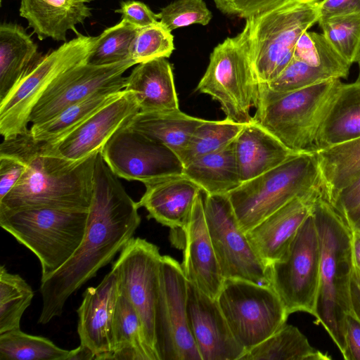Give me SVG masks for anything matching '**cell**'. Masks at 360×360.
<instances>
[{
    "label": "cell",
    "mask_w": 360,
    "mask_h": 360,
    "mask_svg": "<svg viewBox=\"0 0 360 360\" xmlns=\"http://www.w3.org/2000/svg\"><path fill=\"white\" fill-rule=\"evenodd\" d=\"M321 193L320 186L293 198L245 232L255 253L268 268L285 256Z\"/></svg>",
    "instance_id": "19"
},
{
    "label": "cell",
    "mask_w": 360,
    "mask_h": 360,
    "mask_svg": "<svg viewBox=\"0 0 360 360\" xmlns=\"http://www.w3.org/2000/svg\"><path fill=\"white\" fill-rule=\"evenodd\" d=\"M357 63H358V65H359V70H360V58H359V60H358Z\"/></svg>",
    "instance_id": "54"
},
{
    "label": "cell",
    "mask_w": 360,
    "mask_h": 360,
    "mask_svg": "<svg viewBox=\"0 0 360 360\" xmlns=\"http://www.w3.org/2000/svg\"><path fill=\"white\" fill-rule=\"evenodd\" d=\"M188 280L181 264L162 255L155 310L158 360H202L187 316Z\"/></svg>",
    "instance_id": "12"
},
{
    "label": "cell",
    "mask_w": 360,
    "mask_h": 360,
    "mask_svg": "<svg viewBox=\"0 0 360 360\" xmlns=\"http://www.w3.org/2000/svg\"><path fill=\"white\" fill-rule=\"evenodd\" d=\"M96 355L89 347L80 344L77 348L70 350L68 360H92Z\"/></svg>",
    "instance_id": "51"
},
{
    "label": "cell",
    "mask_w": 360,
    "mask_h": 360,
    "mask_svg": "<svg viewBox=\"0 0 360 360\" xmlns=\"http://www.w3.org/2000/svg\"><path fill=\"white\" fill-rule=\"evenodd\" d=\"M0 153L20 159L26 169L0 200V212L30 208L89 211L97 154L81 161L60 156L50 143L35 140L30 129L4 139Z\"/></svg>",
    "instance_id": "2"
},
{
    "label": "cell",
    "mask_w": 360,
    "mask_h": 360,
    "mask_svg": "<svg viewBox=\"0 0 360 360\" xmlns=\"http://www.w3.org/2000/svg\"><path fill=\"white\" fill-rule=\"evenodd\" d=\"M316 152L296 154L228 193L245 233L293 198L320 186Z\"/></svg>",
    "instance_id": "7"
},
{
    "label": "cell",
    "mask_w": 360,
    "mask_h": 360,
    "mask_svg": "<svg viewBox=\"0 0 360 360\" xmlns=\"http://www.w3.org/2000/svg\"><path fill=\"white\" fill-rule=\"evenodd\" d=\"M196 89L217 101L226 118L244 124L252 120L250 110L257 107L259 86L237 35L214 48Z\"/></svg>",
    "instance_id": "10"
},
{
    "label": "cell",
    "mask_w": 360,
    "mask_h": 360,
    "mask_svg": "<svg viewBox=\"0 0 360 360\" xmlns=\"http://www.w3.org/2000/svg\"><path fill=\"white\" fill-rule=\"evenodd\" d=\"M352 269L360 276V230L352 229Z\"/></svg>",
    "instance_id": "50"
},
{
    "label": "cell",
    "mask_w": 360,
    "mask_h": 360,
    "mask_svg": "<svg viewBox=\"0 0 360 360\" xmlns=\"http://www.w3.org/2000/svg\"><path fill=\"white\" fill-rule=\"evenodd\" d=\"M79 1H83L84 3H89V2H91V1H92L94 0H79Z\"/></svg>",
    "instance_id": "53"
},
{
    "label": "cell",
    "mask_w": 360,
    "mask_h": 360,
    "mask_svg": "<svg viewBox=\"0 0 360 360\" xmlns=\"http://www.w3.org/2000/svg\"><path fill=\"white\" fill-rule=\"evenodd\" d=\"M345 360H360V321L351 311L345 318Z\"/></svg>",
    "instance_id": "46"
},
{
    "label": "cell",
    "mask_w": 360,
    "mask_h": 360,
    "mask_svg": "<svg viewBox=\"0 0 360 360\" xmlns=\"http://www.w3.org/2000/svg\"><path fill=\"white\" fill-rule=\"evenodd\" d=\"M320 0H288L246 20L237 34L259 85L276 78L290 62L300 37L319 20Z\"/></svg>",
    "instance_id": "4"
},
{
    "label": "cell",
    "mask_w": 360,
    "mask_h": 360,
    "mask_svg": "<svg viewBox=\"0 0 360 360\" xmlns=\"http://www.w3.org/2000/svg\"><path fill=\"white\" fill-rule=\"evenodd\" d=\"M320 271L319 235L311 214L300 227L285 256L269 267V285L288 314L314 315Z\"/></svg>",
    "instance_id": "11"
},
{
    "label": "cell",
    "mask_w": 360,
    "mask_h": 360,
    "mask_svg": "<svg viewBox=\"0 0 360 360\" xmlns=\"http://www.w3.org/2000/svg\"><path fill=\"white\" fill-rule=\"evenodd\" d=\"M343 217L351 229L360 230V203Z\"/></svg>",
    "instance_id": "52"
},
{
    "label": "cell",
    "mask_w": 360,
    "mask_h": 360,
    "mask_svg": "<svg viewBox=\"0 0 360 360\" xmlns=\"http://www.w3.org/2000/svg\"><path fill=\"white\" fill-rule=\"evenodd\" d=\"M245 124L225 117L222 120H206L193 131L179 155L184 166L202 155L219 150L236 139Z\"/></svg>",
    "instance_id": "34"
},
{
    "label": "cell",
    "mask_w": 360,
    "mask_h": 360,
    "mask_svg": "<svg viewBox=\"0 0 360 360\" xmlns=\"http://www.w3.org/2000/svg\"><path fill=\"white\" fill-rule=\"evenodd\" d=\"M34 295L32 287L18 274L0 267V334L20 329V323Z\"/></svg>",
    "instance_id": "36"
},
{
    "label": "cell",
    "mask_w": 360,
    "mask_h": 360,
    "mask_svg": "<svg viewBox=\"0 0 360 360\" xmlns=\"http://www.w3.org/2000/svg\"><path fill=\"white\" fill-rule=\"evenodd\" d=\"M323 197L331 202L360 175V136L316 151Z\"/></svg>",
    "instance_id": "30"
},
{
    "label": "cell",
    "mask_w": 360,
    "mask_h": 360,
    "mask_svg": "<svg viewBox=\"0 0 360 360\" xmlns=\"http://www.w3.org/2000/svg\"><path fill=\"white\" fill-rule=\"evenodd\" d=\"M89 211L30 208L0 212V226L31 250L45 278L61 267L80 245Z\"/></svg>",
    "instance_id": "6"
},
{
    "label": "cell",
    "mask_w": 360,
    "mask_h": 360,
    "mask_svg": "<svg viewBox=\"0 0 360 360\" xmlns=\"http://www.w3.org/2000/svg\"><path fill=\"white\" fill-rule=\"evenodd\" d=\"M349 290L352 311L360 321V276L353 269Z\"/></svg>",
    "instance_id": "49"
},
{
    "label": "cell",
    "mask_w": 360,
    "mask_h": 360,
    "mask_svg": "<svg viewBox=\"0 0 360 360\" xmlns=\"http://www.w3.org/2000/svg\"><path fill=\"white\" fill-rule=\"evenodd\" d=\"M330 79L337 78L322 68L310 65L292 57L276 78L268 84L259 86L274 94H283Z\"/></svg>",
    "instance_id": "41"
},
{
    "label": "cell",
    "mask_w": 360,
    "mask_h": 360,
    "mask_svg": "<svg viewBox=\"0 0 360 360\" xmlns=\"http://www.w3.org/2000/svg\"><path fill=\"white\" fill-rule=\"evenodd\" d=\"M37 53V45L20 25H0V101L22 77Z\"/></svg>",
    "instance_id": "32"
},
{
    "label": "cell",
    "mask_w": 360,
    "mask_h": 360,
    "mask_svg": "<svg viewBox=\"0 0 360 360\" xmlns=\"http://www.w3.org/2000/svg\"><path fill=\"white\" fill-rule=\"evenodd\" d=\"M203 207L224 279L240 278L269 285V268L257 255L240 229L228 194H205Z\"/></svg>",
    "instance_id": "13"
},
{
    "label": "cell",
    "mask_w": 360,
    "mask_h": 360,
    "mask_svg": "<svg viewBox=\"0 0 360 360\" xmlns=\"http://www.w3.org/2000/svg\"><path fill=\"white\" fill-rule=\"evenodd\" d=\"M312 215L320 245L319 282L314 316L343 355L345 318L352 311V229L322 193L314 204Z\"/></svg>",
    "instance_id": "3"
},
{
    "label": "cell",
    "mask_w": 360,
    "mask_h": 360,
    "mask_svg": "<svg viewBox=\"0 0 360 360\" xmlns=\"http://www.w3.org/2000/svg\"><path fill=\"white\" fill-rule=\"evenodd\" d=\"M118 178L98 152L83 239L61 267L41 279L39 323L46 324L59 316L68 298L109 264L134 237L141 221L139 207Z\"/></svg>",
    "instance_id": "1"
},
{
    "label": "cell",
    "mask_w": 360,
    "mask_h": 360,
    "mask_svg": "<svg viewBox=\"0 0 360 360\" xmlns=\"http://www.w3.org/2000/svg\"><path fill=\"white\" fill-rule=\"evenodd\" d=\"M97 37L79 33L33 63L0 101V133L4 139L22 134L36 103L51 83L71 68L87 61Z\"/></svg>",
    "instance_id": "8"
},
{
    "label": "cell",
    "mask_w": 360,
    "mask_h": 360,
    "mask_svg": "<svg viewBox=\"0 0 360 360\" xmlns=\"http://www.w3.org/2000/svg\"><path fill=\"white\" fill-rule=\"evenodd\" d=\"M295 326L284 324L266 340L247 350L240 360H328Z\"/></svg>",
    "instance_id": "33"
},
{
    "label": "cell",
    "mask_w": 360,
    "mask_h": 360,
    "mask_svg": "<svg viewBox=\"0 0 360 360\" xmlns=\"http://www.w3.org/2000/svg\"><path fill=\"white\" fill-rule=\"evenodd\" d=\"M25 169L26 165L20 159L0 153V200L15 187Z\"/></svg>",
    "instance_id": "44"
},
{
    "label": "cell",
    "mask_w": 360,
    "mask_h": 360,
    "mask_svg": "<svg viewBox=\"0 0 360 360\" xmlns=\"http://www.w3.org/2000/svg\"><path fill=\"white\" fill-rule=\"evenodd\" d=\"M187 316L202 360H240L245 349L233 336L217 299L188 281Z\"/></svg>",
    "instance_id": "18"
},
{
    "label": "cell",
    "mask_w": 360,
    "mask_h": 360,
    "mask_svg": "<svg viewBox=\"0 0 360 360\" xmlns=\"http://www.w3.org/2000/svg\"><path fill=\"white\" fill-rule=\"evenodd\" d=\"M124 80L101 89L86 98L69 105L51 119L32 124L30 131L39 141L54 143L81 125L103 106L115 98L125 87Z\"/></svg>",
    "instance_id": "27"
},
{
    "label": "cell",
    "mask_w": 360,
    "mask_h": 360,
    "mask_svg": "<svg viewBox=\"0 0 360 360\" xmlns=\"http://www.w3.org/2000/svg\"><path fill=\"white\" fill-rule=\"evenodd\" d=\"M223 14L247 19L288 0H213Z\"/></svg>",
    "instance_id": "43"
},
{
    "label": "cell",
    "mask_w": 360,
    "mask_h": 360,
    "mask_svg": "<svg viewBox=\"0 0 360 360\" xmlns=\"http://www.w3.org/2000/svg\"><path fill=\"white\" fill-rule=\"evenodd\" d=\"M205 120L188 115L179 109L169 111L139 110L127 125L147 137L162 143L179 156L195 129Z\"/></svg>",
    "instance_id": "28"
},
{
    "label": "cell",
    "mask_w": 360,
    "mask_h": 360,
    "mask_svg": "<svg viewBox=\"0 0 360 360\" xmlns=\"http://www.w3.org/2000/svg\"><path fill=\"white\" fill-rule=\"evenodd\" d=\"M174 50V36L160 21L139 28L130 48L136 64L159 58H169Z\"/></svg>",
    "instance_id": "40"
},
{
    "label": "cell",
    "mask_w": 360,
    "mask_h": 360,
    "mask_svg": "<svg viewBox=\"0 0 360 360\" xmlns=\"http://www.w3.org/2000/svg\"><path fill=\"white\" fill-rule=\"evenodd\" d=\"M124 89L134 95L141 111L179 109L172 67L166 58L137 64L126 77Z\"/></svg>",
    "instance_id": "23"
},
{
    "label": "cell",
    "mask_w": 360,
    "mask_h": 360,
    "mask_svg": "<svg viewBox=\"0 0 360 360\" xmlns=\"http://www.w3.org/2000/svg\"><path fill=\"white\" fill-rule=\"evenodd\" d=\"M139 110L134 95L123 89L81 125L50 144L60 156L67 160H83L100 152L113 134Z\"/></svg>",
    "instance_id": "17"
},
{
    "label": "cell",
    "mask_w": 360,
    "mask_h": 360,
    "mask_svg": "<svg viewBox=\"0 0 360 360\" xmlns=\"http://www.w3.org/2000/svg\"><path fill=\"white\" fill-rule=\"evenodd\" d=\"M122 15V20L138 28H143L158 21V14L141 1L128 0L122 1L120 8L115 11Z\"/></svg>",
    "instance_id": "45"
},
{
    "label": "cell",
    "mask_w": 360,
    "mask_h": 360,
    "mask_svg": "<svg viewBox=\"0 0 360 360\" xmlns=\"http://www.w3.org/2000/svg\"><path fill=\"white\" fill-rule=\"evenodd\" d=\"M70 350L20 329L0 334V360H68Z\"/></svg>",
    "instance_id": "35"
},
{
    "label": "cell",
    "mask_w": 360,
    "mask_h": 360,
    "mask_svg": "<svg viewBox=\"0 0 360 360\" xmlns=\"http://www.w3.org/2000/svg\"><path fill=\"white\" fill-rule=\"evenodd\" d=\"M359 136L360 79H357L340 84L319 131L316 150Z\"/></svg>",
    "instance_id": "26"
},
{
    "label": "cell",
    "mask_w": 360,
    "mask_h": 360,
    "mask_svg": "<svg viewBox=\"0 0 360 360\" xmlns=\"http://www.w3.org/2000/svg\"><path fill=\"white\" fill-rule=\"evenodd\" d=\"M161 23L170 32L193 24L207 25L212 18L204 0H175L160 10Z\"/></svg>",
    "instance_id": "42"
},
{
    "label": "cell",
    "mask_w": 360,
    "mask_h": 360,
    "mask_svg": "<svg viewBox=\"0 0 360 360\" xmlns=\"http://www.w3.org/2000/svg\"><path fill=\"white\" fill-rule=\"evenodd\" d=\"M139 30L124 20L107 28L97 37L86 63L102 65L130 58L131 45Z\"/></svg>",
    "instance_id": "39"
},
{
    "label": "cell",
    "mask_w": 360,
    "mask_h": 360,
    "mask_svg": "<svg viewBox=\"0 0 360 360\" xmlns=\"http://www.w3.org/2000/svg\"><path fill=\"white\" fill-rule=\"evenodd\" d=\"M19 11L40 40L65 42L67 32L78 33L75 26L91 15L90 8L79 0H20Z\"/></svg>",
    "instance_id": "25"
},
{
    "label": "cell",
    "mask_w": 360,
    "mask_h": 360,
    "mask_svg": "<svg viewBox=\"0 0 360 360\" xmlns=\"http://www.w3.org/2000/svg\"><path fill=\"white\" fill-rule=\"evenodd\" d=\"M120 294L117 271L111 269L96 287L86 288L77 310L80 344L89 347L97 360H110L112 328Z\"/></svg>",
    "instance_id": "20"
},
{
    "label": "cell",
    "mask_w": 360,
    "mask_h": 360,
    "mask_svg": "<svg viewBox=\"0 0 360 360\" xmlns=\"http://www.w3.org/2000/svg\"><path fill=\"white\" fill-rule=\"evenodd\" d=\"M341 84L330 79L283 94L259 86L252 119L292 152H316L319 131Z\"/></svg>",
    "instance_id": "5"
},
{
    "label": "cell",
    "mask_w": 360,
    "mask_h": 360,
    "mask_svg": "<svg viewBox=\"0 0 360 360\" xmlns=\"http://www.w3.org/2000/svg\"><path fill=\"white\" fill-rule=\"evenodd\" d=\"M162 256L155 244L133 237L112 266L117 273L120 293L138 313L146 340L155 352V310Z\"/></svg>",
    "instance_id": "14"
},
{
    "label": "cell",
    "mask_w": 360,
    "mask_h": 360,
    "mask_svg": "<svg viewBox=\"0 0 360 360\" xmlns=\"http://www.w3.org/2000/svg\"><path fill=\"white\" fill-rule=\"evenodd\" d=\"M319 18L360 13V0H320Z\"/></svg>",
    "instance_id": "48"
},
{
    "label": "cell",
    "mask_w": 360,
    "mask_h": 360,
    "mask_svg": "<svg viewBox=\"0 0 360 360\" xmlns=\"http://www.w3.org/2000/svg\"><path fill=\"white\" fill-rule=\"evenodd\" d=\"M182 174L195 183L205 194H228L242 184L234 141L192 160L184 166Z\"/></svg>",
    "instance_id": "29"
},
{
    "label": "cell",
    "mask_w": 360,
    "mask_h": 360,
    "mask_svg": "<svg viewBox=\"0 0 360 360\" xmlns=\"http://www.w3.org/2000/svg\"><path fill=\"white\" fill-rule=\"evenodd\" d=\"M241 182L278 166L296 153L252 120L245 124L234 141Z\"/></svg>",
    "instance_id": "24"
},
{
    "label": "cell",
    "mask_w": 360,
    "mask_h": 360,
    "mask_svg": "<svg viewBox=\"0 0 360 360\" xmlns=\"http://www.w3.org/2000/svg\"><path fill=\"white\" fill-rule=\"evenodd\" d=\"M110 360H158L146 340L138 313L121 293L113 319Z\"/></svg>",
    "instance_id": "31"
},
{
    "label": "cell",
    "mask_w": 360,
    "mask_h": 360,
    "mask_svg": "<svg viewBox=\"0 0 360 360\" xmlns=\"http://www.w3.org/2000/svg\"><path fill=\"white\" fill-rule=\"evenodd\" d=\"M127 124L118 129L100 150L103 160L116 176L144 183L183 174L184 166L174 151Z\"/></svg>",
    "instance_id": "15"
},
{
    "label": "cell",
    "mask_w": 360,
    "mask_h": 360,
    "mask_svg": "<svg viewBox=\"0 0 360 360\" xmlns=\"http://www.w3.org/2000/svg\"><path fill=\"white\" fill-rule=\"evenodd\" d=\"M200 192L191 212L181 229L184 235L181 266L188 281L208 296L217 299L223 277L208 231Z\"/></svg>",
    "instance_id": "21"
},
{
    "label": "cell",
    "mask_w": 360,
    "mask_h": 360,
    "mask_svg": "<svg viewBox=\"0 0 360 360\" xmlns=\"http://www.w3.org/2000/svg\"><path fill=\"white\" fill-rule=\"evenodd\" d=\"M134 65L136 63L129 58L102 65L86 61L71 68L56 78L42 94L32 110L30 122H45L96 91L124 80V72Z\"/></svg>",
    "instance_id": "16"
},
{
    "label": "cell",
    "mask_w": 360,
    "mask_h": 360,
    "mask_svg": "<svg viewBox=\"0 0 360 360\" xmlns=\"http://www.w3.org/2000/svg\"><path fill=\"white\" fill-rule=\"evenodd\" d=\"M292 57L322 68L337 79L347 78L351 67L335 51L323 34L308 30L297 41Z\"/></svg>",
    "instance_id": "37"
},
{
    "label": "cell",
    "mask_w": 360,
    "mask_h": 360,
    "mask_svg": "<svg viewBox=\"0 0 360 360\" xmlns=\"http://www.w3.org/2000/svg\"><path fill=\"white\" fill-rule=\"evenodd\" d=\"M343 217L360 203V175L342 188L330 202Z\"/></svg>",
    "instance_id": "47"
},
{
    "label": "cell",
    "mask_w": 360,
    "mask_h": 360,
    "mask_svg": "<svg viewBox=\"0 0 360 360\" xmlns=\"http://www.w3.org/2000/svg\"><path fill=\"white\" fill-rule=\"evenodd\" d=\"M217 300L245 352L276 332L289 316L271 286L248 280L225 278Z\"/></svg>",
    "instance_id": "9"
},
{
    "label": "cell",
    "mask_w": 360,
    "mask_h": 360,
    "mask_svg": "<svg viewBox=\"0 0 360 360\" xmlns=\"http://www.w3.org/2000/svg\"><path fill=\"white\" fill-rule=\"evenodd\" d=\"M146 191L137 202L148 219L171 230H181L186 224L200 188L183 174L153 179L143 183Z\"/></svg>",
    "instance_id": "22"
},
{
    "label": "cell",
    "mask_w": 360,
    "mask_h": 360,
    "mask_svg": "<svg viewBox=\"0 0 360 360\" xmlns=\"http://www.w3.org/2000/svg\"><path fill=\"white\" fill-rule=\"evenodd\" d=\"M322 34L350 65L360 58V13L319 18Z\"/></svg>",
    "instance_id": "38"
}]
</instances>
